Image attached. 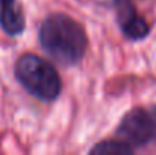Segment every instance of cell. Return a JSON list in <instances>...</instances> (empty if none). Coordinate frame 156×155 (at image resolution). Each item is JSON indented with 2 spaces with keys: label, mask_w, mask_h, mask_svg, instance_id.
<instances>
[{
  "label": "cell",
  "mask_w": 156,
  "mask_h": 155,
  "mask_svg": "<svg viewBox=\"0 0 156 155\" xmlns=\"http://www.w3.org/2000/svg\"><path fill=\"white\" fill-rule=\"evenodd\" d=\"M38 40L47 56L65 67L79 64L88 46L83 26L62 12H52L43 20L38 31Z\"/></svg>",
  "instance_id": "obj_1"
},
{
  "label": "cell",
  "mask_w": 156,
  "mask_h": 155,
  "mask_svg": "<svg viewBox=\"0 0 156 155\" xmlns=\"http://www.w3.org/2000/svg\"><path fill=\"white\" fill-rule=\"evenodd\" d=\"M14 73L18 84L38 101L53 102L61 94L62 81L58 70L35 53H23L15 61Z\"/></svg>",
  "instance_id": "obj_2"
},
{
  "label": "cell",
  "mask_w": 156,
  "mask_h": 155,
  "mask_svg": "<svg viewBox=\"0 0 156 155\" xmlns=\"http://www.w3.org/2000/svg\"><path fill=\"white\" fill-rule=\"evenodd\" d=\"M115 135L133 151L156 143V106H136L120 120Z\"/></svg>",
  "instance_id": "obj_3"
},
{
  "label": "cell",
  "mask_w": 156,
  "mask_h": 155,
  "mask_svg": "<svg viewBox=\"0 0 156 155\" xmlns=\"http://www.w3.org/2000/svg\"><path fill=\"white\" fill-rule=\"evenodd\" d=\"M117 20L123 35L132 41H140L146 38L150 32V26L144 17L136 12L132 0H115Z\"/></svg>",
  "instance_id": "obj_4"
},
{
  "label": "cell",
  "mask_w": 156,
  "mask_h": 155,
  "mask_svg": "<svg viewBox=\"0 0 156 155\" xmlns=\"http://www.w3.org/2000/svg\"><path fill=\"white\" fill-rule=\"evenodd\" d=\"M0 28L11 37H18L23 34L26 18L17 0H0Z\"/></svg>",
  "instance_id": "obj_5"
},
{
  "label": "cell",
  "mask_w": 156,
  "mask_h": 155,
  "mask_svg": "<svg viewBox=\"0 0 156 155\" xmlns=\"http://www.w3.org/2000/svg\"><path fill=\"white\" fill-rule=\"evenodd\" d=\"M90 152L99 155H129L133 154V149L121 140H106L97 143L94 148H91Z\"/></svg>",
  "instance_id": "obj_6"
}]
</instances>
